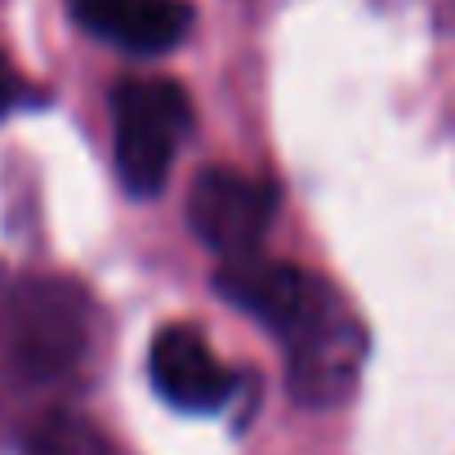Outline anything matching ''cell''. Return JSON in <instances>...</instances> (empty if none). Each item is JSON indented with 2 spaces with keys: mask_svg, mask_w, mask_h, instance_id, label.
<instances>
[{
  "mask_svg": "<svg viewBox=\"0 0 455 455\" xmlns=\"http://www.w3.org/2000/svg\"><path fill=\"white\" fill-rule=\"evenodd\" d=\"M214 291L282 339L291 393L304 406H339L348 397L362 371V331L326 282L251 251L214 268Z\"/></svg>",
  "mask_w": 455,
  "mask_h": 455,
  "instance_id": "6da1fadb",
  "label": "cell"
},
{
  "mask_svg": "<svg viewBox=\"0 0 455 455\" xmlns=\"http://www.w3.org/2000/svg\"><path fill=\"white\" fill-rule=\"evenodd\" d=\"M116 170L134 196H156L170 179L174 152L192 130V99L179 81L134 76L112 90Z\"/></svg>",
  "mask_w": 455,
  "mask_h": 455,
  "instance_id": "7a4b0ae2",
  "label": "cell"
},
{
  "mask_svg": "<svg viewBox=\"0 0 455 455\" xmlns=\"http://www.w3.org/2000/svg\"><path fill=\"white\" fill-rule=\"evenodd\" d=\"M273 219H277V188L242 170H228V165L201 170L188 192L192 233L201 237V246H210L223 259L259 251Z\"/></svg>",
  "mask_w": 455,
  "mask_h": 455,
  "instance_id": "3957f363",
  "label": "cell"
},
{
  "mask_svg": "<svg viewBox=\"0 0 455 455\" xmlns=\"http://www.w3.org/2000/svg\"><path fill=\"white\" fill-rule=\"evenodd\" d=\"M85 348V308L68 282H32L10 304V353L28 379L63 375Z\"/></svg>",
  "mask_w": 455,
  "mask_h": 455,
  "instance_id": "277c9868",
  "label": "cell"
},
{
  "mask_svg": "<svg viewBox=\"0 0 455 455\" xmlns=\"http://www.w3.org/2000/svg\"><path fill=\"white\" fill-rule=\"evenodd\" d=\"M148 375L170 406L192 415L219 411L237 388V375L219 362L196 326H165L148 348Z\"/></svg>",
  "mask_w": 455,
  "mask_h": 455,
  "instance_id": "5b68a950",
  "label": "cell"
},
{
  "mask_svg": "<svg viewBox=\"0 0 455 455\" xmlns=\"http://www.w3.org/2000/svg\"><path fill=\"white\" fill-rule=\"evenodd\" d=\"M72 19L125 54H165L192 32L188 0H72Z\"/></svg>",
  "mask_w": 455,
  "mask_h": 455,
  "instance_id": "8992f818",
  "label": "cell"
},
{
  "mask_svg": "<svg viewBox=\"0 0 455 455\" xmlns=\"http://www.w3.org/2000/svg\"><path fill=\"white\" fill-rule=\"evenodd\" d=\"M28 455H76V442H72V428L63 424V419H54V424H45L36 437H32V446H28Z\"/></svg>",
  "mask_w": 455,
  "mask_h": 455,
  "instance_id": "52a82bcc",
  "label": "cell"
},
{
  "mask_svg": "<svg viewBox=\"0 0 455 455\" xmlns=\"http://www.w3.org/2000/svg\"><path fill=\"white\" fill-rule=\"evenodd\" d=\"M14 103H19V76H14V68L5 59H0V116H5Z\"/></svg>",
  "mask_w": 455,
  "mask_h": 455,
  "instance_id": "ba28073f",
  "label": "cell"
}]
</instances>
